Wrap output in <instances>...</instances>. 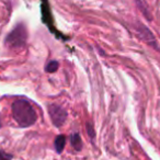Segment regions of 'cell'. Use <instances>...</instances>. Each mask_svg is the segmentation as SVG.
<instances>
[{
    "mask_svg": "<svg viewBox=\"0 0 160 160\" xmlns=\"http://www.w3.org/2000/svg\"><path fill=\"white\" fill-rule=\"evenodd\" d=\"M27 43V30L22 24L16 27L6 38V44L11 48H21Z\"/></svg>",
    "mask_w": 160,
    "mask_h": 160,
    "instance_id": "2",
    "label": "cell"
},
{
    "mask_svg": "<svg viewBox=\"0 0 160 160\" xmlns=\"http://www.w3.org/2000/svg\"><path fill=\"white\" fill-rule=\"evenodd\" d=\"M0 127H1V118H0Z\"/></svg>",
    "mask_w": 160,
    "mask_h": 160,
    "instance_id": "10",
    "label": "cell"
},
{
    "mask_svg": "<svg viewBox=\"0 0 160 160\" xmlns=\"http://www.w3.org/2000/svg\"><path fill=\"white\" fill-rule=\"evenodd\" d=\"M48 113L51 116L52 123L55 127H60L64 125L67 120V111L58 104H51L48 105Z\"/></svg>",
    "mask_w": 160,
    "mask_h": 160,
    "instance_id": "3",
    "label": "cell"
},
{
    "mask_svg": "<svg viewBox=\"0 0 160 160\" xmlns=\"http://www.w3.org/2000/svg\"><path fill=\"white\" fill-rule=\"evenodd\" d=\"M12 156L9 155V153L5 152V151L0 150V160H11Z\"/></svg>",
    "mask_w": 160,
    "mask_h": 160,
    "instance_id": "9",
    "label": "cell"
},
{
    "mask_svg": "<svg viewBox=\"0 0 160 160\" xmlns=\"http://www.w3.org/2000/svg\"><path fill=\"white\" fill-rule=\"evenodd\" d=\"M70 139V144L72 146V148L77 151H80L82 149V139L80 137L79 133H72L69 137Z\"/></svg>",
    "mask_w": 160,
    "mask_h": 160,
    "instance_id": "5",
    "label": "cell"
},
{
    "mask_svg": "<svg viewBox=\"0 0 160 160\" xmlns=\"http://www.w3.org/2000/svg\"><path fill=\"white\" fill-rule=\"evenodd\" d=\"M13 118L20 127H30L35 124L38 115L32 104L25 99L14 100L11 105Z\"/></svg>",
    "mask_w": 160,
    "mask_h": 160,
    "instance_id": "1",
    "label": "cell"
},
{
    "mask_svg": "<svg viewBox=\"0 0 160 160\" xmlns=\"http://www.w3.org/2000/svg\"><path fill=\"white\" fill-rule=\"evenodd\" d=\"M86 128H87V133H88V135H89V137L91 138V139H93L94 136H96V131H94V128H93V126H92L91 123H87Z\"/></svg>",
    "mask_w": 160,
    "mask_h": 160,
    "instance_id": "8",
    "label": "cell"
},
{
    "mask_svg": "<svg viewBox=\"0 0 160 160\" xmlns=\"http://www.w3.org/2000/svg\"><path fill=\"white\" fill-rule=\"evenodd\" d=\"M58 68H59V62H58L57 60H52V62H49L48 64L46 65V67H45V71L52 73V72L57 71Z\"/></svg>",
    "mask_w": 160,
    "mask_h": 160,
    "instance_id": "7",
    "label": "cell"
},
{
    "mask_svg": "<svg viewBox=\"0 0 160 160\" xmlns=\"http://www.w3.org/2000/svg\"><path fill=\"white\" fill-rule=\"evenodd\" d=\"M54 146H55V149L58 153H62L65 146H66V137H65L64 135H58L57 137L55 138Z\"/></svg>",
    "mask_w": 160,
    "mask_h": 160,
    "instance_id": "6",
    "label": "cell"
},
{
    "mask_svg": "<svg viewBox=\"0 0 160 160\" xmlns=\"http://www.w3.org/2000/svg\"><path fill=\"white\" fill-rule=\"evenodd\" d=\"M138 33H139L142 40H144L147 44H149L150 46H152L153 48H156V49H158V51H159V48H158V44H157V42H156L155 38H153V35L151 34V32L149 31L146 27H144V25H140L139 29H138Z\"/></svg>",
    "mask_w": 160,
    "mask_h": 160,
    "instance_id": "4",
    "label": "cell"
}]
</instances>
